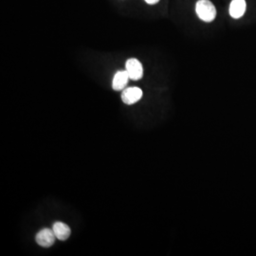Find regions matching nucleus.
Segmentation results:
<instances>
[{
    "instance_id": "6",
    "label": "nucleus",
    "mask_w": 256,
    "mask_h": 256,
    "mask_svg": "<svg viewBox=\"0 0 256 256\" xmlns=\"http://www.w3.org/2000/svg\"><path fill=\"white\" fill-rule=\"evenodd\" d=\"M247 4L245 0H233L230 5V15L233 18H240L246 12Z\"/></svg>"
},
{
    "instance_id": "3",
    "label": "nucleus",
    "mask_w": 256,
    "mask_h": 256,
    "mask_svg": "<svg viewBox=\"0 0 256 256\" xmlns=\"http://www.w3.org/2000/svg\"><path fill=\"white\" fill-rule=\"evenodd\" d=\"M55 239H56V236L54 234L53 230L47 229V228L39 231L35 236L36 243L43 248L51 247L54 244Z\"/></svg>"
},
{
    "instance_id": "8",
    "label": "nucleus",
    "mask_w": 256,
    "mask_h": 256,
    "mask_svg": "<svg viewBox=\"0 0 256 256\" xmlns=\"http://www.w3.org/2000/svg\"><path fill=\"white\" fill-rule=\"evenodd\" d=\"M159 1H160V0H145V2H146V3H148V4H151V5L157 4Z\"/></svg>"
},
{
    "instance_id": "1",
    "label": "nucleus",
    "mask_w": 256,
    "mask_h": 256,
    "mask_svg": "<svg viewBox=\"0 0 256 256\" xmlns=\"http://www.w3.org/2000/svg\"><path fill=\"white\" fill-rule=\"evenodd\" d=\"M196 12L204 22H211L216 16V9L210 0H198L196 5Z\"/></svg>"
},
{
    "instance_id": "7",
    "label": "nucleus",
    "mask_w": 256,
    "mask_h": 256,
    "mask_svg": "<svg viewBox=\"0 0 256 256\" xmlns=\"http://www.w3.org/2000/svg\"><path fill=\"white\" fill-rule=\"evenodd\" d=\"M52 230L54 232L56 238L61 240V241L67 240L70 237V233H71L70 227L67 224H65L63 222H60V221L55 222L53 224Z\"/></svg>"
},
{
    "instance_id": "4",
    "label": "nucleus",
    "mask_w": 256,
    "mask_h": 256,
    "mask_svg": "<svg viewBox=\"0 0 256 256\" xmlns=\"http://www.w3.org/2000/svg\"><path fill=\"white\" fill-rule=\"evenodd\" d=\"M142 97V90L139 88H128L123 90L121 100L125 105H133L139 102Z\"/></svg>"
},
{
    "instance_id": "2",
    "label": "nucleus",
    "mask_w": 256,
    "mask_h": 256,
    "mask_svg": "<svg viewBox=\"0 0 256 256\" xmlns=\"http://www.w3.org/2000/svg\"><path fill=\"white\" fill-rule=\"evenodd\" d=\"M125 70L127 71L129 78L134 81H138L142 78L143 69L141 63L138 59H128L125 63Z\"/></svg>"
},
{
    "instance_id": "5",
    "label": "nucleus",
    "mask_w": 256,
    "mask_h": 256,
    "mask_svg": "<svg viewBox=\"0 0 256 256\" xmlns=\"http://www.w3.org/2000/svg\"><path fill=\"white\" fill-rule=\"evenodd\" d=\"M129 75L127 73L126 70H120L116 72V74L114 75L113 81H112V88L114 90L116 91H120L124 90L125 86L128 83L129 80Z\"/></svg>"
}]
</instances>
